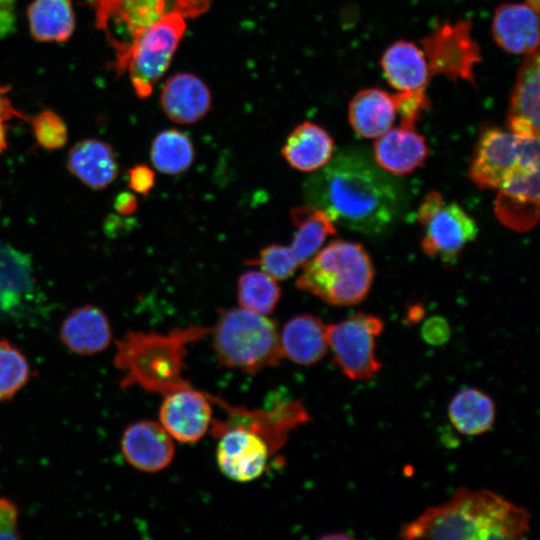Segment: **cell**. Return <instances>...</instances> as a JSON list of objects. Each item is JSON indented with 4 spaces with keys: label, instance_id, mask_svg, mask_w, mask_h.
I'll list each match as a JSON object with an SVG mask.
<instances>
[{
    "label": "cell",
    "instance_id": "cell-39",
    "mask_svg": "<svg viewBox=\"0 0 540 540\" xmlns=\"http://www.w3.org/2000/svg\"><path fill=\"white\" fill-rule=\"evenodd\" d=\"M443 203V198L438 192L429 193L418 209V221L424 225L427 220L443 205Z\"/></svg>",
    "mask_w": 540,
    "mask_h": 540
},
{
    "label": "cell",
    "instance_id": "cell-33",
    "mask_svg": "<svg viewBox=\"0 0 540 540\" xmlns=\"http://www.w3.org/2000/svg\"><path fill=\"white\" fill-rule=\"evenodd\" d=\"M33 134L38 144L46 150L62 148L68 139V129L57 113L43 110L31 121Z\"/></svg>",
    "mask_w": 540,
    "mask_h": 540
},
{
    "label": "cell",
    "instance_id": "cell-5",
    "mask_svg": "<svg viewBox=\"0 0 540 540\" xmlns=\"http://www.w3.org/2000/svg\"><path fill=\"white\" fill-rule=\"evenodd\" d=\"M210 333L215 354L226 367L253 374L282 359L277 324L266 315L221 309Z\"/></svg>",
    "mask_w": 540,
    "mask_h": 540
},
{
    "label": "cell",
    "instance_id": "cell-15",
    "mask_svg": "<svg viewBox=\"0 0 540 540\" xmlns=\"http://www.w3.org/2000/svg\"><path fill=\"white\" fill-rule=\"evenodd\" d=\"M494 212L508 228H533L539 218V169L520 172L500 187Z\"/></svg>",
    "mask_w": 540,
    "mask_h": 540
},
{
    "label": "cell",
    "instance_id": "cell-16",
    "mask_svg": "<svg viewBox=\"0 0 540 540\" xmlns=\"http://www.w3.org/2000/svg\"><path fill=\"white\" fill-rule=\"evenodd\" d=\"M539 49L525 55L510 96L507 127L522 138H539Z\"/></svg>",
    "mask_w": 540,
    "mask_h": 540
},
{
    "label": "cell",
    "instance_id": "cell-10",
    "mask_svg": "<svg viewBox=\"0 0 540 540\" xmlns=\"http://www.w3.org/2000/svg\"><path fill=\"white\" fill-rule=\"evenodd\" d=\"M421 43L431 75L475 85L474 68L481 61V54L472 36L470 20L444 22L422 38Z\"/></svg>",
    "mask_w": 540,
    "mask_h": 540
},
{
    "label": "cell",
    "instance_id": "cell-12",
    "mask_svg": "<svg viewBox=\"0 0 540 540\" xmlns=\"http://www.w3.org/2000/svg\"><path fill=\"white\" fill-rule=\"evenodd\" d=\"M217 399L188 384L163 395L159 423L174 440L197 442L211 429Z\"/></svg>",
    "mask_w": 540,
    "mask_h": 540
},
{
    "label": "cell",
    "instance_id": "cell-3",
    "mask_svg": "<svg viewBox=\"0 0 540 540\" xmlns=\"http://www.w3.org/2000/svg\"><path fill=\"white\" fill-rule=\"evenodd\" d=\"M210 333L190 325L161 334L130 331L116 341L114 365L121 372V387L140 388L162 396L188 385L183 376L187 345Z\"/></svg>",
    "mask_w": 540,
    "mask_h": 540
},
{
    "label": "cell",
    "instance_id": "cell-25",
    "mask_svg": "<svg viewBox=\"0 0 540 540\" xmlns=\"http://www.w3.org/2000/svg\"><path fill=\"white\" fill-rule=\"evenodd\" d=\"M394 94L380 88L358 91L348 106V120L360 136L374 139L385 133L396 119Z\"/></svg>",
    "mask_w": 540,
    "mask_h": 540
},
{
    "label": "cell",
    "instance_id": "cell-17",
    "mask_svg": "<svg viewBox=\"0 0 540 540\" xmlns=\"http://www.w3.org/2000/svg\"><path fill=\"white\" fill-rule=\"evenodd\" d=\"M160 104L173 122L190 125L200 121L210 111L212 95L207 84L190 72L169 77L162 86Z\"/></svg>",
    "mask_w": 540,
    "mask_h": 540
},
{
    "label": "cell",
    "instance_id": "cell-13",
    "mask_svg": "<svg viewBox=\"0 0 540 540\" xmlns=\"http://www.w3.org/2000/svg\"><path fill=\"white\" fill-rule=\"evenodd\" d=\"M120 448L127 463L146 473L167 468L175 455L174 439L160 423L152 420L128 425L121 436Z\"/></svg>",
    "mask_w": 540,
    "mask_h": 540
},
{
    "label": "cell",
    "instance_id": "cell-41",
    "mask_svg": "<svg viewBox=\"0 0 540 540\" xmlns=\"http://www.w3.org/2000/svg\"><path fill=\"white\" fill-rule=\"evenodd\" d=\"M137 199L129 192L119 193L114 201L115 210L121 215L127 216L134 213L137 209Z\"/></svg>",
    "mask_w": 540,
    "mask_h": 540
},
{
    "label": "cell",
    "instance_id": "cell-22",
    "mask_svg": "<svg viewBox=\"0 0 540 540\" xmlns=\"http://www.w3.org/2000/svg\"><path fill=\"white\" fill-rule=\"evenodd\" d=\"M67 169L87 187L101 190L118 176L116 155L110 144L89 138L77 142L68 152Z\"/></svg>",
    "mask_w": 540,
    "mask_h": 540
},
{
    "label": "cell",
    "instance_id": "cell-18",
    "mask_svg": "<svg viewBox=\"0 0 540 540\" xmlns=\"http://www.w3.org/2000/svg\"><path fill=\"white\" fill-rule=\"evenodd\" d=\"M373 152L381 169L394 175H405L424 163L428 146L415 125L400 124L376 138Z\"/></svg>",
    "mask_w": 540,
    "mask_h": 540
},
{
    "label": "cell",
    "instance_id": "cell-32",
    "mask_svg": "<svg viewBox=\"0 0 540 540\" xmlns=\"http://www.w3.org/2000/svg\"><path fill=\"white\" fill-rule=\"evenodd\" d=\"M246 264L259 266L275 280L288 279L299 265L291 247L275 243L264 247L256 258L247 260Z\"/></svg>",
    "mask_w": 540,
    "mask_h": 540
},
{
    "label": "cell",
    "instance_id": "cell-29",
    "mask_svg": "<svg viewBox=\"0 0 540 540\" xmlns=\"http://www.w3.org/2000/svg\"><path fill=\"white\" fill-rule=\"evenodd\" d=\"M194 145L190 137L178 129L159 132L152 141L150 159L161 173L176 175L185 172L193 163Z\"/></svg>",
    "mask_w": 540,
    "mask_h": 540
},
{
    "label": "cell",
    "instance_id": "cell-4",
    "mask_svg": "<svg viewBox=\"0 0 540 540\" xmlns=\"http://www.w3.org/2000/svg\"><path fill=\"white\" fill-rule=\"evenodd\" d=\"M374 277L371 259L359 243L336 240L305 264L296 286L334 306L363 301Z\"/></svg>",
    "mask_w": 540,
    "mask_h": 540
},
{
    "label": "cell",
    "instance_id": "cell-42",
    "mask_svg": "<svg viewBox=\"0 0 540 540\" xmlns=\"http://www.w3.org/2000/svg\"><path fill=\"white\" fill-rule=\"evenodd\" d=\"M5 120L0 117V154L7 148Z\"/></svg>",
    "mask_w": 540,
    "mask_h": 540
},
{
    "label": "cell",
    "instance_id": "cell-20",
    "mask_svg": "<svg viewBox=\"0 0 540 540\" xmlns=\"http://www.w3.org/2000/svg\"><path fill=\"white\" fill-rule=\"evenodd\" d=\"M492 35L497 45L511 54L538 50V13L526 3L499 5L492 19Z\"/></svg>",
    "mask_w": 540,
    "mask_h": 540
},
{
    "label": "cell",
    "instance_id": "cell-38",
    "mask_svg": "<svg viewBox=\"0 0 540 540\" xmlns=\"http://www.w3.org/2000/svg\"><path fill=\"white\" fill-rule=\"evenodd\" d=\"M15 28V0H0V37L9 36Z\"/></svg>",
    "mask_w": 540,
    "mask_h": 540
},
{
    "label": "cell",
    "instance_id": "cell-27",
    "mask_svg": "<svg viewBox=\"0 0 540 540\" xmlns=\"http://www.w3.org/2000/svg\"><path fill=\"white\" fill-rule=\"evenodd\" d=\"M27 16L30 33L38 42H66L75 30L71 0H33Z\"/></svg>",
    "mask_w": 540,
    "mask_h": 540
},
{
    "label": "cell",
    "instance_id": "cell-2",
    "mask_svg": "<svg viewBox=\"0 0 540 540\" xmlns=\"http://www.w3.org/2000/svg\"><path fill=\"white\" fill-rule=\"evenodd\" d=\"M531 513L487 489L457 488L399 529L402 539L519 540L531 531Z\"/></svg>",
    "mask_w": 540,
    "mask_h": 540
},
{
    "label": "cell",
    "instance_id": "cell-36",
    "mask_svg": "<svg viewBox=\"0 0 540 540\" xmlns=\"http://www.w3.org/2000/svg\"><path fill=\"white\" fill-rule=\"evenodd\" d=\"M451 330L448 322L441 316H433L425 321L421 328V336L430 345H442L450 338Z\"/></svg>",
    "mask_w": 540,
    "mask_h": 540
},
{
    "label": "cell",
    "instance_id": "cell-21",
    "mask_svg": "<svg viewBox=\"0 0 540 540\" xmlns=\"http://www.w3.org/2000/svg\"><path fill=\"white\" fill-rule=\"evenodd\" d=\"M282 358L309 366L318 363L328 352L326 325L311 314L289 319L279 333Z\"/></svg>",
    "mask_w": 540,
    "mask_h": 540
},
{
    "label": "cell",
    "instance_id": "cell-35",
    "mask_svg": "<svg viewBox=\"0 0 540 540\" xmlns=\"http://www.w3.org/2000/svg\"><path fill=\"white\" fill-rule=\"evenodd\" d=\"M18 518L17 505L7 497H0V540L21 538L18 529Z\"/></svg>",
    "mask_w": 540,
    "mask_h": 540
},
{
    "label": "cell",
    "instance_id": "cell-44",
    "mask_svg": "<svg viewBox=\"0 0 540 540\" xmlns=\"http://www.w3.org/2000/svg\"><path fill=\"white\" fill-rule=\"evenodd\" d=\"M323 539H334V538H338V539H352V537H350L349 535L347 534H344V533H338V534H328L326 536H323L322 537Z\"/></svg>",
    "mask_w": 540,
    "mask_h": 540
},
{
    "label": "cell",
    "instance_id": "cell-8",
    "mask_svg": "<svg viewBox=\"0 0 540 540\" xmlns=\"http://www.w3.org/2000/svg\"><path fill=\"white\" fill-rule=\"evenodd\" d=\"M186 18L168 14L147 29L132 43L125 70L135 94L145 99L167 72L186 31Z\"/></svg>",
    "mask_w": 540,
    "mask_h": 540
},
{
    "label": "cell",
    "instance_id": "cell-1",
    "mask_svg": "<svg viewBox=\"0 0 540 540\" xmlns=\"http://www.w3.org/2000/svg\"><path fill=\"white\" fill-rule=\"evenodd\" d=\"M304 185L309 204L348 229L379 234L399 216L404 194L399 184L365 155L338 153Z\"/></svg>",
    "mask_w": 540,
    "mask_h": 540
},
{
    "label": "cell",
    "instance_id": "cell-11",
    "mask_svg": "<svg viewBox=\"0 0 540 540\" xmlns=\"http://www.w3.org/2000/svg\"><path fill=\"white\" fill-rule=\"evenodd\" d=\"M211 432L218 438L216 460L222 474L236 482L259 478L274 451L256 430L213 419Z\"/></svg>",
    "mask_w": 540,
    "mask_h": 540
},
{
    "label": "cell",
    "instance_id": "cell-31",
    "mask_svg": "<svg viewBox=\"0 0 540 540\" xmlns=\"http://www.w3.org/2000/svg\"><path fill=\"white\" fill-rule=\"evenodd\" d=\"M26 355L7 339H0V403L11 400L31 378Z\"/></svg>",
    "mask_w": 540,
    "mask_h": 540
},
{
    "label": "cell",
    "instance_id": "cell-6",
    "mask_svg": "<svg viewBox=\"0 0 540 540\" xmlns=\"http://www.w3.org/2000/svg\"><path fill=\"white\" fill-rule=\"evenodd\" d=\"M95 23L114 52L113 69L124 73L134 40L168 14L196 18L208 11L209 0H91Z\"/></svg>",
    "mask_w": 540,
    "mask_h": 540
},
{
    "label": "cell",
    "instance_id": "cell-23",
    "mask_svg": "<svg viewBox=\"0 0 540 540\" xmlns=\"http://www.w3.org/2000/svg\"><path fill=\"white\" fill-rule=\"evenodd\" d=\"M380 64L398 92L425 91L431 76L425 54L415 43L398 40L384 51Z\"/></svg>",
    "mask_w": 540,
    "mask_h": 540
},
{
    "label": "cell",
    "instance_id": "cell-9",
    "mask_svg": "<svg viewBox=\"0 0 540 540\" xmlns=\"http://www.w3.org/2000/svg\"><path fill=\"white\" fill-rule=\"evenodd\" d=\"M383 321L359 312L326 326L328 347L335 366L350 380H369L382 368L376 353V338L383 332Z\"/></svg>",
    "mask_w": 540,
    "mask_h": 540
},
{
    "label": "cell",
    "instance_id": "cell-28",
    "mask_svg": "<svg viewBox=\"0 0 540 540\" xmlns=\"http://www.w3.org/2000/svg\"><path fill=\"white\" fill-rule=\"evenodd\" d=\"M290 216L297 229L291 249L299 265H304L329 236L336 234L335 223L323 210L309 203L293 207Z\"/></svg>",
    "mask_w": 540,
    "mask_h": 540
},
{
    "label": "cell",
    "instance_id": "cell-7",
    "mask_svg": "<svg viewBox=\"0 0 540 540\" xmlns=\"http://www.w3.org/2000/svg\"><path fill=\"white\" fill-rule=\"evenodd\" d=\"M539 169V138H522L509 130H482L468 176L480 189H499L520 172Z\"/></svg>",
    "mask_w": 540,
    "mask_h": 540
},
{
    "label": "cell",
    "instance_id": "cell-45",
    "mask_svg": "<svg viewBox=\"0 0 540 540\" xmlns=\"http://www.w3.org/2000/svg\"><path fill=\"white\" fill-rule=\"evenodd\" d=\"M525 3L538 13V11H539V0H525Z\"/></svg>",
    "mask_w": 540,
    "mask_h": 540
},
{
    "label": "cell",
    "instance_id": "cell-30",
    "mask_svg": "<svg viewBox=\"0 0 540 540\" xmlns=\"http://www.w3.org/2000/svg\"><path fill=\"white\" fill-rule=\"evenodd\" d=\"M280 296L281 291L275 279L263 271L248 270L238 279L237 297L244 309L268 315L275 309Z\"/></svg>",
    "mask_w": 540,
    "mask_h": 540
},
{
    "label": "cell",
    "instance_id": "cell-19",
    "mask_svg": "<svg viewBox=\"0 0 540 540\" xmlns=\"http://www.w3.org/2000/svg\"><path fill=\"white\" fill-rule=\"evenodd\" d=\"M60 340L77 355L92 356L104 351L112 341L107 315L91 304L73 309L61 323Z\"/></svg>",
    "mask_w": 540,
    "mask_h": 540
},
{
    "label": "cell",
    "instance_id": "cell-43",
    "mask_svg": "<svg viewBox=\"0 0 540 540\" xmlns=\"http://www.w3.org/2000/svg\"><path fill=\"white\" fill-rule=\"evenodd\" d=\"M424 314V309L420 305L413 306L408 312V319L411 322L419 321Z\"/></svg>",
    "mask_w": 540,
    "mask_h": 540
},
{
    "label": "cell",
    "instance_id": "cell-40",
    "mask_svg": "<svg viewBox=\"0 0 540 540\" xmlns=\"http://www.w3.org/2000/svg\"><path fill=\"white\" fill-rule=\"evenodd\" d=\"M10 90V86L0 85V117L5 121L12 118L27 120V116L19 111L9 98L8 93Z\"/></svg>",
    "mask_w": 540,
    "mask_h": 540
},
{
    "label": "cell",
    "instance_id": "cell-14",
    "mask_svg": "<svg viewBox=\"0 0 540 540\" xmlns=\"http://www.w3.org/2000/svg\"><path fill=\"white\" fill-rule=\"evenodd\" d=\"M424 225L422 250L428 256H440L447 263L454 262L477 235L474 219L457 203H443Z\"/></svg>",
    "mask_w": 540,
    "mask_h": 540
},
{
    "label": "cell",
    "instance_id": "cell-34",
    "mask_svg": "<svg viewBox=\"0 0 540 540\" xmlns=\"http://www.w3.org/2000/svg\"><path fill=\"white\" fill-rule=\"evenodd\" d=\"M394 99L397 114L401 118L400 124L415 125L423 111L429 107L425 91L397 92Z\"/></svg>",
    "mask_w": 540,
    "mask_h": 540
},
{
    "label": "cell",
    "instance_id": "cell-37",
    "mask_svg": "<svg viewBox=\"0 0 540 540\" xmlns=\"http://www.w3.org/2000/svg\"><path fill=\"white\" fill-rule=\"evenodd\" d=\"M155 184V173L145 164H137L128 170V186L134 192L147 196Z\"/></svg>",
    "mask_w": 540,
    "mask_h": 540
},
{
    "label": "cell",
    "instance_id": "cell-26",
    "mask_svg": "<svg viewBox=\"0 0 540 540\" xmlns=\"http://www.w3.org/2000/svg\"><path fill=\"white\" fill-rule=\"evenodd\" d=\"M453 428L464 436H479L490 431L496 417V406L486 392L466 387L451 398L447 408Z\"/></svg>",
    "mask_w": 540,
    "mask_h": 540
},
{
    "label": "cell",
    "instance_id": "cell-24",
    "mask_svg": "<svg viewBox=\"0 0 540 540\" xmlns=\"http://www.w3.org/2000/svg\"><path fill=\"white\" fill-rule=\"evenodd\" d=\"M334 141L321 126L304 121L287 136L282 155L287 163L301 172H313L324 167L333 157Z\"/></svg>",
    "mask_w": 540,
    "mask_h": 540
}]
</instances>
